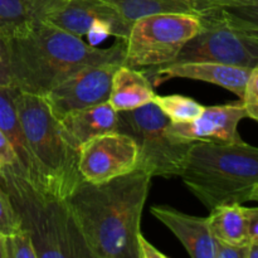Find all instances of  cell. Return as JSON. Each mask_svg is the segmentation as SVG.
<instances>
[{"mask_svg": "<svg viewBox=\"0 0 258 258\" xmlns=\"http://www.w3.org/2000/svg\"><path fill=\"white\" fill-rule=\"evenodd\" d=\"M151 178L141 169L105 183L83 180L67 199L93 258H139L141 214Z\"/></svg>", "mask_w": 258, "mask_h": 258, "instance_id": "cell-1", "label": "cell"}, {"mask_svg": "<svg viewBox=\"0 0 258 258\" xmlns=\"http://www.w3.org/2000/svg\"><path fill=\"white\" fill-rule=\"evenodd\" d=\"M9 43L13 87L42 97L81 68L123 64L126 54L123 39L110 48H98L40 19L24 33L10 38Z\"/></svg>", "mask_w": 258, "mask_h": 258, "instance_id": "cell-2", "label": "cell"}, {"mask_svg": "<svg viewBox=\"0 0 258 258\" xmlns=\"http://www.w3.org/2000/svg\"><path fill=\"white\" fill-rule=\"evenodd\" d=\"M0 184L12 199L22 228L32 237L38 258H93L66 199L30 184L18 165L0 170Z\"/></svg>", "mask_w": 258, "mask_h": 258, "instance_id": "cell-3", "label": "cell"}, {"mask_svg": "<svg viewBox=\"0 0 258 258\" xmlns=\"http://www.w3.org/2000/svg\"><path fill=\"white\" fill-rule=\"evenodd\" d=\"M180 178L208 211L223 204H243L258 184V148L196 141Z\"/></svg>", "mask_w": 258, "mask_h": 258, "instance_id": "cell-4", "label": "cell"}, {"mask_svg": "<svg viewBox=\"0 0 258 258\" xmlns=\"http://www.w3.org/2000/svg\"><path fill=\"white\" fill-rule=\"evenodd\" d=\"M15 106L32 158L33 185L67 201L83 181L78 151L67 141L44 97L18 91Z\"/></svg>", "mask_w": 258, "mask_h": 258, "instance_id": "cell-5", "label": "cell"}, {"mask_svg": "<svg viewBox=\"0 0 258 258\" xmlns=\"http://www.w3.org/2000/svg\"><path fill=\"white\" fill-rule=\"evenodd\" d=\"M117 113V131L130 135L138 145V169L151 176L181 175L193 143L175 140L169 135L170 120L155 103Z\"/></svg>", "mask_w": 258, "mask_h": 258, "instance_id": "cell-6", "label": "cell"}, {"mask_svg": "<svg viewBox=\"0 0 258 258\" xmlns=\"http://www.w3.org/2000/svg\"><path fill=\"white\" fill-rule=\"evenodd\" d=\"M202 29L199 15L165 13L133 23L123 64L133 68L161 67L173 62L184 45Z\"/></svg>", "mask_w": 258, "mask_h": 258, "instance_id": "cell-7", "label": "cell"}, {"mask_svg": "<svg viewBox=\"0 0 258 258\" xmlns=\"http://www.w3.org/2000/svg\"><path fill=\"white\" fill-rule=\"evenodd\" d=\"M201 20V32L171 63L213 62L248 70L258 66V38L217 20L203 17Z\"/></svg>", "mask_w": 258, "mask_h": 258, "instance_id": "cell-8", "label": "cell"}, {"mask_svg": "<svg viewBox=\"0 0 258 258\" xmlns=\"http://www.w3.org/2000/svg\"><path fill=\"white\" fill-rule=\"evenodd\" d=\"M40 20L81 38L98 34L126 40L133 27V23L103 0H62Z\"/></svg>", "mask_w": 258, "mask_h": 258, "instance_id": "cell-9", "label": "cell"}, {"mask_svg": "<svg viewBox=\"0 0 258 258\" xmlns=\"http://www.w3.org/2000/svg\"><path fill=\"white\" fill-rule=\"evenodd\" d=\"M138 159L135 140L120 131L96 136L78 149V169L90 183H105L136 170Z\"/></svg>", "mask_w": 258, "mask_h": 258, "instance_id": "cell-10", "label": "cell"}, {"mask_svg": "<svg viewBox=\"0 0 258 258\" xmlns=\"http://www.w3.org/2000/svg\"><path fill=\"white\" fill-rule=\"evenodd\" d=\"M120 66L118 63L87 66L55 85L44 96L55 118L59 120L72 111L108 102L113 75Z\"/></svg>", "mask_w": 258, "mask_h": 258, "instance_id": "cell-11", "label": "cell"}, {"mask_svg": "<svg viewBox=\"0 0 258 258\" xmlns=\"http://www.w3.org/2000/svg\"><path fill=\"white\" fill-rule=\"evenodd\" d=\"M247 117L241 100L226 105L204 107L203 113L190 122L173 123L168 126V133L175 140L196 143H243L238 133L241 120Z\"/></svg>", "mask_w": 258, "mask_h": 258, "instance_id": "cell-12", "label": "cell"}, {"mask_svg": "<svg viewBox=\"0 0 258 258\" xmlns=\"http://www.w3.org/2000/svg\"><path fill=\"white\" fill-rule=\"evenodd\" d=\"M144 72L148 77L153 78L154 86H159L170 78L203 81L231 91L242 100L251 70L213 62H181L149 68L144 70Z\"/></svg>", "mask_w": 258, "mask_h": 258, "instance_id": "cell-13", "label": "cell"}, {"mask_svg": "<svg viewBox=\"0 0 258 258\" xmlns=\"http://www.w3.org/2000/svg\"><path fill=\"white\" fill-rule=\"evenodd\" d=\"M151 214L181 242L193 258H216L217 241L209 229L208 218L189 216L168 206H153Z\"/></svg>", "mask_w": 258, "mask_h": 258, "instance_id": "cell-14", "label": "cell"}, {"mask_svg": "<svg viewBox=\"0 0 258 258\" xmlns=\"http://www.w3.org/2000/svg\"><path fill=\"white\" fill-rule=\"evenodd\" d=\"M58 121L67 141L78 151L91 139L117 131L118 113L110 103L103 102L72 111Z\"/></svg>", "mask_w": 258, "mask_h": 258, "instance_id": "cell-15", "label": "cell"}, {"mask_svg": "<svg viewBox=\"0 0 258 258\" xmlns=\"http://www.w3.org/2000/svg\"><path fill=\"white\" fill-rule=\"evenodd\" d=\"M154 85L144 71L121 64L112 78L108 103L117 112L136 110L153 102Z\"/></svg>", "mask_w": 258, "mask_h": 258, "instance_id": "cell-16", "label": "cell"}, {"mask_svg": "<svg viewBox=\"0 0 258 258\" xmlns=\"http://www.w3.org/2000/svg\"><path fill=\"white\" fill-rule=\"evenodd\" d=\"M17 92L18 90L14 87H0V130L12 143L25 179L33 184L34 174H33L32 158L15 106Z\"/></svg>", "mask_w": 258, "mask_h": 258, "instance_id": "cell-17", "label": "cell"}, {"mask_svg": "<svg viewBox=\"0 0 258 258\" xmlns=\"http://www.w3.org/2000/svg\"><path fill=\"white\" fill-rule=\"evenodd\" d=\"M209 229L214 239L231 246H251L246 207L242 204H223L211 209Z\"/></svg>", "mask_w": 258, "mask_h": 258, "instance_id": "cell-18", "label": "cell"}, {"mask_svg": "<svg viewBox=\"0 0 258 258\" xmlns=\"http://www.w3.org/2000/svg\"><path fill=\"white\" fill-rule=\"evenodd\" d=\"M199 17L224 23L258 38V0H232L199 13Z\"/></svg>", "mask_w": 258, "mask_h": 258, "instance_id": "cell-19", "label": "cell"}, {"mask_svg": "<svg viewBox=\"0 0 258 258\" xmlns=\"http://www.w3.org/2000/svg\"><path fill=\"white\" fill-rule=\"evenodd\" d=\"M125 19L134 23L140 18L165 13L199 15L194 0H103Z\"/></svg>", "mask_w": 258, "mask_h": 258, "instance_id": "cell-20", "label": "cell"}, {"mask_svg": "<svg viewBox=\"0 0 258 258\" xmlns=\"http://www.w3.org/2000/svg\"><path fill=\"white\" fill-rule=\"evenodd\" d=\"M37 20L27 0H0V34L17 37Z\"/></svg>", "mask_w": 258, "mask_h": 258, "instance_id": "cell-21", "label": "cell"}, {"mask_svg": "<svg viewBox=\"0 0 258 258\" xmlns=\"http://www.w3.org/2000/svg\"><path fill=\"white\" fill-rule=\"evenodd\" d=\"M154 103L173 123L190 122L203 113L206 106L183 95H155Z\"/></svg>", "mask_w": 258, "mask_h": 258, "instance_id": "cell-22", "label": "cell"}, {"mask_svg": "<svg viewBox=\"0 0 258 258\" xmlns=\"http://www.w3.org/2000/svg\"><path fill=\"white\" fill-rule=\"evenodd\" d=\"M5 258H38L32 237L25 229H19L4 237Z\"/></svg>", "mask_w": 258, "mask_h": 258, "instance_id": "cell-23", "label": "cell"}, {"mask_svg": "<svg viewBox=\"0 0 258 258\" xmlns=\"http://www.w3.org/2000/svg\"><path fill=\"white\" fill-rule=\"evenodd\" d=\"M22 229V222L12 203L9 194L0 184V234L10 236Z\"/></svg>", "mask_w": 258, "mask_h": 258, "instance_id": "cell-24", "label": "cell"}, {"mask_svg": "<svg viewBox=\"0 0 258 258\" xmlns=\"http://www.w3.org/2000/svg\"><path fill=\"white\" fill-rule=\"evenodd\" d=\"M241 101L246 110L247 117L258 122V66L251 70L244 96Z\"/></svg>", "mask_w": 258, "mask_h": 258, "instance_id": "cell-25", "label": "cell"}, {"mask_svg": "<svg viewBox=\"0 0 258 258\" xmlns=\"http://www.w3.org/2000/svg\"><path fill=\"white\" fill-rule=\"evenodd\" d=\"M9 39L0 34V87H13Z\"/></svg>", "mask_w": 258, "mask_h": 258, "instance_id": "cell-26", "label": "cell"}, {"mask_svg": "<svg viewBox=\"0 0 258 258\" xmlns=\"http://www.w3.org/2000/svg\"><path fill=\"white\" fill-rule=\"evenodd\" d=\"M19 166V159L13 148L12 143L4 133L0 130V170L9 166Z\"/></svg>", "mask_w": 258, "mask_h": 258, "instance_id": "cell-27", "label": "cell"}, {"mask_svg": "<svg viewBox=\"0 0 258 258\" xmlns=\"http://www.w3.org/2000/svg\"><path fill=\"white\" fill-rule=\"evenodd\" d=\"M249 247L231 246L217 241L216 258H248Z\"/></svg>", "mask_w": 258, "mask_h": 258, "instance_id": "cell-28", "label": "cell"}, {"mask_svg": "<svg viewBox=\"0 0 258 258\" xmlns=\"http://www.w3.org/2000/svg\"><path fill=\"white\" fill-rule=\"evenodd\" d=\"M138 253L139 258H168L166 254L159 251L155 246L150 243L143 233L139 234L138 238Z\"/></svg>", "mask_w": 258, "mask_h": 258, "instance_id": "cell-29", "label": "cell"}, {"mask_svg": "<svg viewBox=\"0 0 258 258\" xmlns=\"http://www.w3.org/2000/svg\"><path fill=\"white\" fill-rule=\"evenodd\" d=\"M251 246H258V208H246Z\"/></svg>", "mask_w": 258, "mask_h": 258, "instance_id": "cell-30", "label": "cell"}, {"mask_svg": "<svg viewBox=\"0 0 258 258\" xmlns=\"http://www.w3.org/2000/svg\"><path fill=\"white\" fill-rule=\"evenodd\" d=\"M27 2L32 7L37 19H40L48 10H50L55 5L59 4L62 0H27Z\"/></svg>", "mask_w": 258, "mask_h": 258, "instance_id": "cell-31", "label": "cell"}, {"mask_svg": "<svg viewBox=\"0 0 258 258\" xmlns=\"http://www.w3.org/2000/svg\"><path fill=\"white\" fill-rule=\"evenodd\" d=\"M227 2H232V0H194L198 13L203 12V10L208 9V8L214 7V5H218V4H222V3H227Z\"/></svg>", "mask_w": 258, "mask_h": 258, "instance_id": "cell-32", "label": "cell"}, {"mask_svg": "<svg viewBox=\"0 0 258 258\" xmlns=\"http://www.w3.org/2000/svg\"><path fill=\"white\" fill-rule=\"evenodd\" d=\"M249 201H254V202H258V184L253 186V189L251 190V193H249V198H248V202Z\"/></svg>", "mask_w": 258, "mask_h": 258, "instance_id": "cell-33", "label": "cell"}, {"mask_svg": "<svg viewBox=\"0 0 258 258\" xmlns=\"http://www.w3.org/2000/svg\"><path fill=\"white\" fill-rule=\"evenodd\" d=\"M248 258H258V246H251V247H249Z\"/></svg>", "mask_w": 258, "mask_h": 258, "instance_id": "cell-34", "label": "cell"}, {"mask_svg": "<svg viewBox=\"0 0 258 258\" xmlns=\"http://www.w3.org/2000/svg\"><path fill=\"white\" fill-rule=\"evenodd\" d=\"M0 258H5V249H4V237L0 234Z\"/></svg>", "mask_w": 258, "mask_h": 258, "instance_id": "cell-35", "label": "cell"}]
</instances>
